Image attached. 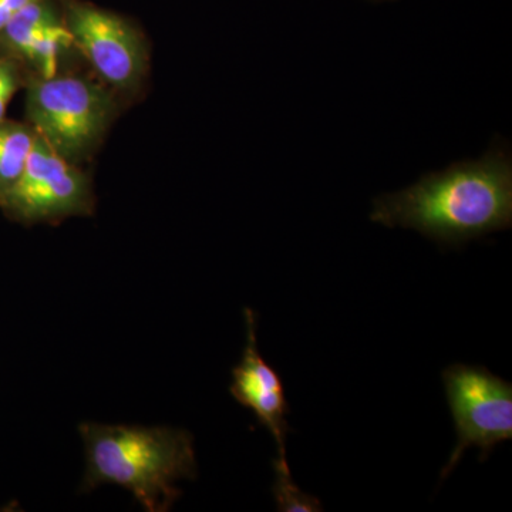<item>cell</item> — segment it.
Returning <instances> with one entry per match:
<instances>
[{"label":"cell","instance_id":"cell-1","mask_svg":"<svg viewBox=\"0 0 512 512\" xmlns=\"http://www.w3.org/2000/svg\"><path fill=\"white\" fill-rule=\"evenodd\" d=\"M370 220L413 229L441 245L460 247L512 225V158L504 143L477 160L423 175L403 190L373 200Z\"/></svg>","mask_w":512,"mask_h":512},{"label":"cell","instance_id":"cell-2","mask_svg":"<svg viewBox=\"0 0 512 512\" xmlns=\"http://www.w3.org/2000/svg\"><path fill=\"white\" fill-rule=\"evenodd\" d=\"M86 451L82 491L101 484L126 488L148 512H165L181 497L178 480L197 477L194 439L173 427L82 423Z\"/></svg>","mask_w":512,"mask_h":512},{"label":"cell","instance_id":"cell-3","mask_svg":"<svg viewBox=\"0 0 512 512\" xmlns=\"http://www.w3.org/2000/svg\"><path fill=\"white\" fill-rule=\"evenodd\" d=\"M114 101L100 84L79 76H37L29 83L26 116L37 136L70 163L100 143Z\"/></svg>","mask_w":512,"mask_h":512},{"label":"cell","instance_id":"cell-4","mask_svg":"<svg viewBox=\"0 0 512 512\" xmlns=\"http://www.w3.org/2000/svg\"><path fill=\"white\" fill-rule=\"evenodd\" d=\"M448 407L456 427L457 444L441 471L450 476L468 447H480V460L497 444L512 439V384L483 366H448L443 372Z\"/></svg>","mask_w":512,"mask_h":512},{"label":"cell","instance_id":"cell-5","mask_svg":"<svg viewBox=\"0 0 512 512\" xmlns=\"http://www.w3.org/2000/svg\"><path fill=\"white\" fill-rule=\"evenodd\" d=\"M0 207L25 224L89 215L94 208L92 185L76 165L37 136L22 174L0 194Z\"/></svg>","mask_w":512,"mask_h":512},{"label":"cell","instance_id":"cell-6","mask_svg":"<svg viewBox=\"0 0 512 512\" xmlns=\"http://www.w3.org/2000/svg\"><path fill=\"white\" fill-rule=\"evenodd\" d=\"M63 15L74 46L82 50L100 79L123 92L136 89L147 69L141 33L116 13L90 3L66 0Z\"/></svg>","mask_w":512,"mask_h":512},{"label":"cell","instance_id":"cell-7","mask_svg":"<svg viewBox=\"0 0 512 512\" xmlns=\"http://www.w3.org/2000/svg\"><path fill=\"white\" fill-rule=\"evenodd\" d=\"M248 342L241 362L232 369V384L229 393L241 406L255 414L259 423L274 436L278 446L275 467H289L286 461L285 443L289 433L286 416L289 404L281 376L262 357L256 339V313L245 309Z\"/></svg>","mask_w":512,"mask_h":512},{"label":"cell","instance_id":"cell-8","mask_svg":"<svg viewBox=\"0 0 512 512\" xmlns=\"http://www.w3.org/2000/svg\"><path fill=\"white\" fill-rule=\"evenodd\" d=\"M72 46V33L52 0L30 3L0 30L6 57L32 64L42 77L57 74L60 59Z\"/></svg>","mask_w":512,"mask_h":512},{"label":"cell","instance_id":"cell-9","mask_svg":"<svg viewBox=\"0 0 512 512\" xmlns=\"http://www.w3.org/2000/svg\"><path fill=\"white\" fill-rule=\"evenodd\" d=\"M32 127L0 121V194L18 180L36 143Z\"/></svg>","mask_w":512,"mask_h":512},{"label":"cell","instance_id":"cell-10","mask_svg":"<svg viewBox=\"0 0 512 512\" xmlns=\"http://www.w3.org/2000/svg\"><path fill=\"white\" fill-rule=\"evenodd\" d=\"M274 495L278 510L282 512H320L318 498L303 493L292 480L291 471H275Z\"/></svg>","mask_w":512,"mask_h":512},{"label":"cell","instance_id":"cell-11","mask_svg":"<svg viewBox=\"0 0 512 512\" xmlns=\"http://www.w3.org/2000/svg\"><path fill=\"white\" fill-rule=\"evenodd\" d=\"M20 77L18 67L13 59L2 57L0 59V121L5 120L6 110L13 94L18 92Z\"/></svg>","mask_w":512,"mask_h":512},{"label":"cell","instance_id":"cell-12","mask_svg":"<svg viewBox=\"0 0 512 512\" xmlns=\"http://www.w3.org/2000/svg\"><path fill=\"white\" fill-rule=\"evenodd\" d=\"M36 0H0V30L16 15Z\"/></svg>","mask_w":512,"mask_h":512},{"label":"cell","instance_id":"cell-13","mask_svg":"<svg viewBox=\"0 0 512 512\" xmlns=\"http://www.w3.org/2000/svg\"><path fill=\"white\" fill-rule=\"evenodd\" d=\"M369 2L384 3V2H394V0H369Z\"/></svg>","mask_w":512,"mask_h":512}]
</instances>
